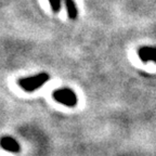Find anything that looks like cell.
<instances>
[{"label":"cell","mask_w":156,"mask_h":156,"mask_svg":"<svg viewBox=\"0 0 156 156\" xmlns=\"http://www.w3.org/2000/svg\"><path fill=\"white\" fill-rule=\"evenodd\" d=\"M0 145L5 151L12 152V153L20 152V144L11 136H2L0 140Z\"/></svg>","instance_id":"4"},{"label":"cell","mask_w":156,"mask_h":156,"mask_svg":"<svg viewBox=\"0 0 156 156\" xmlns=\"http://www.w3.org/2000/svg\"><path fill=\"white\" fill-rule=\"evenodd\" d=\"M53 98L58 102L66 105V106H75L77 104V97L75 92L71 89H58L53 92Z\"/></svg>","instance_id":"2"},{"label":"cell","mask_w":156,"mask_h":156,"mask_svg":"<svg viewBox=\"0 0 156 156\" xmlns=\"http://www.w3.org/2000/svg\"><path fill=\"white\" fill-rule=\"evenodd\" d=\"M65 1V7H66V12H67L68 17L71 20H75L78 15L77 8H76L75 1L74 0H64Z\"/></svg>","instance_id":"5"},{"label":"cell","mask_w":156,"mask_h":156,"mask_svg":"<svg viewBox=\"0 0 156 156\" xmlns=\"http://www.w3.org/2000/svg\"><path fill=\"white\" fill-rule=\"evenodd\" d=\"M49 3L54 13H58L61 9V0H49Z\"/></svg>","instance_id":"6"},{"label":"cell","mask_w":156,"mask_h":156,"mask_svg":"<svg viewBox=\"0 0 156 156\" xmlns=\"http://www.w3.org/2000/svg\"><path fill=\"white\" fill-rule=\"evenodd\" d=\"M49 75L46 73H40L38 75L30 76L27 78H22L19 80L20 87L22 88L23 90L27 91V92H32L41 87L42 85L47 83L49 80Z\"/></svg>","instance_id":"1"},{"label":"cell","mask_w":156,"mask_h":156,"mask_svg":"<svg viewBox=\"0 0 156 156\" xmlns=\"http://www.w3.org/2000/svg\"><path fill=\"white\" fill-rule=\"evenodd\" d=\"M138 55L143 62L153 61L156 63V48L153 47H142L138 50Z\"/></svg>","instance_id":"3"}]
</instances>
